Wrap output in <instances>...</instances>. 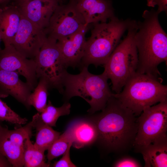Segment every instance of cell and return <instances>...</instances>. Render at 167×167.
I'll return each instance as SVG.
<instances>
[{
  "mask_svg": "<svg viewBox=\"0 0 167 167\" xmlns=\"http://www.w3.org/2000/svg\"><path fill=\"white\" fill-rule=\"evenodd\" d=\"M113 94L92 121L97 130V140L109 151L121 153L133 146L138 131V118Z\"/></svg>",
  "mask_w": 167,
  "mask_h": 167,
  "instance_id": "cell-1",
  "label": "cell"
},
{
  "mask_svg": "<svg viewBox=\"0 0 167 167\" xmlns=\"http://www.w3.org/2000/svg\"><path fill=\"white\" fill-rule=\"evenodd\" d=\"M159 14L153 9L145 10L143 20L137 22L135 36L138 59L136 72L158 78L161 75L158 66L167 59V35L159 23Z\"/></svg>",
  "mask_w": 167,
  "mask_h": 167,
  "instance_id": "cell-2",
  "label": "cell"
},
{
  "mask_svg": "<svg viewBox=\"0 0 167 167\" xmlns=\"http://www.w3.org/2000/svg\"><path fill=\"white\" fill-rule=\"evenodd\" d=\"M108 21L92 24L91 35L86 41L84 55L79 66L81 68L91 64L96 67L103 65L133 20L119 19L114 16Z\"/></svg>",
  "mask_w": 167,
  "mask_h": 167,
  "instance_id": "cell-3",
  "label": "cell"
},
{
  "mask_svg": "<svg viewBox=\"0 0 167 167\" xmlns=\"http://www.w3.org/2000/svg\"><path fill=\"white\" fill-rule=\"evenodd\" d=\"M159 79L136 72L127 80L121 92L113 95L135 116L139 115L145 108L167 101V86Z\"/></svg>",
  "mask_w": 167,
  "mask_h": 167,
  "instance_id": "cell-4",
  "label": "cell"
},
{
  "mask_svg": "<svg viewBox=\"0 0 167 167\" xmlns=\"http://www.w3.org/2000/svg\"><path fill=\"white\" fill-rule=\"evenodd\" d=\"M108 79L104 72L100 75H94L89 72L86 66L81 68L78 74L66 72L63 81V93L68 99L75 96L83 98L90 106L88 112L93 113L103 110L113 96Z\"/></svg>",
  "mask_w": 167,
  "mask_h": 167,
  "instance_id": "cell-5",
  "label": "cell"
},
{
  "mask_svg": "<svg viewBox=\"0 0 167 167\" xmlns=\"http://www.w3.org/2000/svg\"><path fill=\"white\" fill-rule=\"evenodd\" d=\"M137 29V21L133 20L126 36L103 65L104 72L111 80L112 90L115 93L121 92L127 80L136 72L138 59L135 36Z\"/></svg>",
  "mask_w": 167,
  "mask_h": 167,
  "instance_id": "cell-6",
  "label": "cell"
},
{
  "mask_svg": "<svg viewBox=\"0 0 167 167\" xmlns=\"http://www.w3.org/2000/svg\"><path fill=\"white\" fill-rule=\"evenodd\" d=\"M38 79H44L49 88H55L63 93V81L67 68L57 41L46 37L34 59Z\"/></svg>",
  "mask_w": 167,
  "mask_h": 167,
  "instance_id": "cell-7",
  "label": "cell"
},
{
  "mask_svg": "<svg viewBox=\"0 0 167 167\" xmlns=\"http://www.w3.org/2000/svg\"><path fill=\"white\" fill-rule=\"evenodd\" d=\"M140 115L133 146L138 152L154 141L167 137V101L145 108Z\"/></svg>",
  "mask_w": 167,
  "mask_h": 167,
  "instance_id": "cell-8",
  "label": "cell"
},
{
  "mask_svg": "<svg viewBox=\"0 0 167 167\" xmlns=\"http://www.w3.org/2000/svg\"><path fill=\"white\" fill-rule=\"evenodd\" d=\"M85 24L75 0H70L66 5L58 6L44 31L47 37L57 41L74 33Z\"/></svg>",
  "mask_w": 167,
  "mask_h": 167,
  "instance_id": "cell-9",
  "label": "cell"
},
{
  "mask_svg": "<svg viewBox=\"0 0 167 167\" xmlns=\"http://www.w3.org/2000/svg\"><path fill=\"white\" fill-rule=\"evenodd\" d=\"M46 37L43 30L21 15L18 29L11 45L24 56L34 59Z\"/></svg>",
  "mask_w": 167,
  "mask_h": 167,
  "instance_id": "cell-10",
  "label": "cell"
},
{
  "mask_svg": "<svg viewBox=\"0 0 167 167\" xmlns=\"http://www.w3.org/2000/svg\"><path fill=\"white\" fill-rule=\"evenodd\" d=\"M0 69L22 75L33 90L38 84V79L34 59L24 56L11 45L4 46L3 49L0 50Z\"/></svg>",
  "mask_w": 167,
  "mask_h": 167,
  "instance_id": "cell-11",
  "label": "cell"
},
{
  "mask_svg": "<svg viewBox=\"0 0 167 167\" xmlns=\"http://www.w3.org/2000/svg\"><path fill=\"white\" fill-rule=\"evenodd\" d=\"M32 122L14 130L8 129L0 142V152L12 167L24 166V143L28 137L32 135L34 128Z\"/></svg>",
  "mask_w": 167,
  "mask_h": 167,
  "instance_id": "cell-12",
  "label": "cell"
},
{
  "mask_svg": "<svg viewBox=\"0 0 167 167\" xmlns=\"http://www.w3.org/2000/svg\"><path fill=\"white\" fill-rule=\"evenodd\" d=\"M21 15L36 26L43 30L48 25L57 7L61 4L58 0H16Z\"/></svg>",
  "mask_w": 167,
  "mask_h": 167,
  "instance_id": "cell-13",
  "label": "cell"
},
{
  "mask_svg": "<svg viewBox=\"0 0 167 167\" xmlns=\"http://www.w3.org/2000/svg\"><path fill=\"white\" fill-rule=\"evenodd\" d=\"M89 25L85 24L74 33L57 41L67 67L79 66L84 54Z\"/></svg>",
  "mask_w": 167,
  "mask_h": 167,
  "instance_id": "cell-14",
  "label": "cell"
},
{
  "mask_svg": "<svg viewBox=\"0 0 167 167\" xmlns=\"http://www.w3.org/2000/svg\"><path fill=\"white\" fill-rule=\"evenodd\" d=\"M17 73L0 69V97L10 95L22 104L27 109H30L29 99L33 90L26 82L22 81Z\"/></svg>",
  "mask_w": 167,
  "mask_h": 167,
  "instance_id": "cell-15",
  "label": "cell"
},
{
  "mask_svg": "<svg viewBox=\"0 0 167 167\" xmlns=\"http://www.w3.org/2000/svg\"><path fill=\"white\" fill-rule=\"evenodd\" d=\"M75 3L87 24L106 22L115 16L111 0H75Z\"/></svg>",
  "mask_w": 167,
  "mask_h": 167,
  "instance_id": "cell-16",
  "label": "cell"
},
{
  "mask_svg": "<svg viewBox=\"0 0 167 167\" xmlns=\"http://www.w3.org/2000/svg\"><path fill=\"white\" fill-rule=\"evenodd\" d=\"M21 16L15 4L0 7V35L4 46L11 44L18 29Z\"/></svg>",
  "mask_w": 167,
  "mask_h": 167,
  "instance_id": "cell-17",
  "label": "cell"
},
{
  "mask_svg": "<svg viewBox=\"0 0 167 167\" xmlns=\"http://www.w3.org/2000/svg\"><path fill=\"white\" fill-rule=\"evenodd\" d=\"M70 125L72 145L75 148H80L91 145L97 140V130L92 121L79 120L74 122Z\"/></svg>",
  "mask_w": 167,
  "mask_h": 167,
  "instance_id": "cell-18",
  "label": "cell"
},
{
  "mask_svg": "<svg viewBox=\"0 0 167 167\" xmlns=\"http://www.w3.org/2000/svg\"><path fill=\"white\" fill-rule=\"evenodd\" d=\"M142 155L145 167H167V137L150 144L139 152Z\"/></svg>",
  "mask_w": 167,
  "mask_h": 167,
  "instance_id": "cell-19",
  "label": "cell"
},
{
  "mask_svg": "<svg viewBox=\"0 0 167 167\" xmlns=\"http://www.w3.org/2000/svg\"><path fill=\"white\" fill-rule=\"evenodd\" d=\"M32 122L36 131L34 144L39 149L45 152L58 138L60 133L54 130L51 126L45 123L39 113L33 116Z\"/></svg>",
  "mask_w": 167,
  "mask_h": 167,
  "instance_id": "cell-20",
  "label": "cell"
},
{
  "mask_svg": "<svg viewBox=\"0 0 167 167\" xmlns=\"http://www.w3.org/2000/svg\"><path fill=\"white\" fill-rule=\"evenodd\" d=\"M28 137L24 143V162L25 167H48L50 165L46 163L44 152L35 146Z\"/></svg>",
  "mask_w": 167,
  "mask_h": 167,
  "instance_id": "cell-21",
  "label": "cell"
},
{
  "mask_svg": "<svg viewBox=\"0 0 167 167\" xmlns=\"http://www.w3.org/2000/svg\"><path fill=\"white\" fill-rule=\"evenodd\" d=\"M71 136V127L70 125L47 150V157L48 164H50L53 159L62 155L65 152L70 144L72 143Z\"/></svg>",
  "mask_w": 167,
  "mask_h": 167,
  "instance_id": "cell-22",
  "label": "cell"
},
{
  "mask_svg": "<svg viewBox=\"0 0 167 167\" xmlns=\"http://www.w3.org/2000/svg\"><path fill=\"white\" fill-rule=\"evenodd\" d=\"M38 84L30 94L29 102L38 113H41L47 105L48 90L49 89L47 82L44 79L39 78Z\"/></svg>",
  "mask_w": 167,
  "mask_h": 167,
  "instance_id": "cell-23",
  "label": "cell"
},
{
  "mask_svg": "<svg viewBox=\"0 0 167 167\" xmlns=\"http://www.w3.org/2000/svg\"><path fill=\"white\" fill-rule=\"evenodd\" d=\"M71 105L69 103H65L59 107H56L49 100L47 105L41 113H39L42 121L51 126H56L58 118L62 116L69 114Z\"/></svg>",
  "mask_w": 167,
  "mask_h": 167,
  "instance_id": "cell-24",
  "label": "cell"
},
{
  "mask_svg": "<svg viewBox=\"0 0 167 167\" xmlns=\"http://www.w3.org/2000/svg\"><path fill=\"white\" fill-rule=\"evenodd\" d=\"M0 97V122L6 121L18 125L27 123V119L20 117L9 107Z\"/></svg>",
  "mask_w": 167,
  "mask_h": 167,
  "instance_id": "cell-25",
  "label": "cell"
},
{
  "mask_svg": "<svg viewBox=\"0 0 167 167\" xmlns=\"http://www.w3.org/2000/svg\"><path fill=\"white\" fill-rule=\"evenodd\" d=\"M72 145V143H71L65 152L63 154L62 157L58 161H55L53 164L54 167H75V165L71 161L70 158V149Z\"/></svg>",
  "mask_w": 167,
  "mask_h": 167,
  "instance_id": "cell-26",
  "label": "cell"
},
{
  "mask_svg": "<svg viewBox=\"0 0 167 167\" xmlns=\"http://www.w3.org/2000/svg\"><path fill=\"white\" fill-rule=\"evenodd\" d=\"M115 167H139L140 164L135 159L128 157H124L117 161L113 165Z\"/></svg>",
  "mask_w": 167,
  "mask_h": 167,
  "instance_id": "cell-27",
  "label": "cell"
},
{
  "mask_svg": "<svg viewBox=\"0 0 167 167\" xmlns=\"http://www.w3.org/2000/svg\"><path fill=\"white\" fill-rule=\"evenodd\" d=\"M147 5L149 7H155L157 5L158 8L156 11L159 14L161 12L165 11L167 14V0H147Z\"/></svg>",
  "mask_w": 167,
  "mask_h": 167,
  "instance_id": "cell-28",
  "label": "cell"
},
{
  "mask_svg": "<svg viewBox=\"0 0 167 167\" xmlns=\"http://www.w3.org/2000/svg\"><path fill=\"white\" fill-rule=\"evenodd\" d=\"M12 165L6 157L0 152V167H10Z\"/></svg>",
  "mask_w": 167,
  "mask_h": 167,
  "instance_id": "cell-29",
  "label": "cell"
},
{
  "mask_svg": "<svg viewBox=\"0 0 167 167\" xmlns=\"http://www.w3.org/2000/svg\"><path fill=\"white\" fill-rule=\"evenodd\" d=\"M8 129L3 126L0 122V142Z\"/></svg>",
  "mask_w": 167,
  "mask_h": 167,
  "instance_id": "cell-30",
  "label": "cell"
},
{
  "mask_svg": "<svg viewBox=\"0 0 167 167\" xmlns=\"http://www.w3.org/2000/svg\"><path fill=\"white\" fill-rule=\"evenodd\" d=\"M10 0H0V7L7 4Z\"/></svg>",
  "mask_w": 167,
  "mask_h": 167,
  "instance_id": "cell-31",
  "label": "cell"
},
{
  "mask_svg": "<svg viewBox=\"0 0 167 167\" xmlns=\"http://www.w3.org/2000/svg\"><path fill=\"white\" fill-rule=\"evenodd\" d=\"M58 0L61 3L62 2V0Z\"/></svg>",
  "mask_w": 167,
  "mask_h": 167,
  "instance_id": "cell-32",
  "label": "cell"
},
{
  "mask_svg": "<svg viewBox=\"0 0 167 167\" xmlns=\"http://www.w3.org/2000/svg\"><path fill=\"white\" fill-rule=\"evenodd\" d=\"M20 1H27V0H19Z\"/></svg>",
  "mask_w": 167,
  "mask_h": 167,
  "instance_id": "cell-33",
  "label": "cell"
},
{
  "mask_svg": "<svg viewBox=\"0 0 167 167\" xmlns=\"http://www.w3.org/2000/svg\"><path fill=\"white\" fill-rule=\"evenodd\" d=\"M1 36H0V41H1Z\"/></svg>",
  "mask_w": 167,
  "mask_h": 167,
  "instance_id": "cell-34",
  "label": "cell"
}]
</instances>
